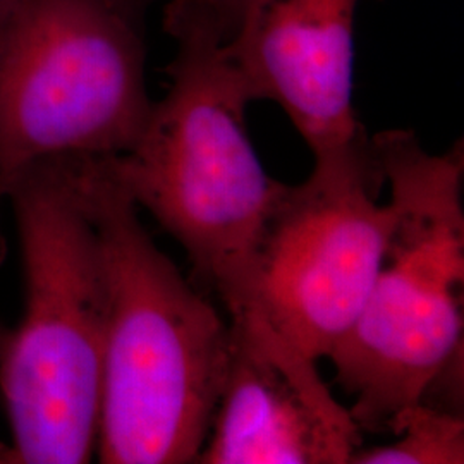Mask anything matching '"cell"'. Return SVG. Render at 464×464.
Returning <instances> with one entry per match:
<instances>
[{
  "label": "cell",
  "instance_id": "obj_11",
  "mask_svg": "<svg viewBox=\"0 0 464 464\" xmlns=\"http://www.w3.org/2000/svg\"><path fill=\"white\" fill-rule=\"evenodd\" d=\"M0 464H19L16 450L13 446L0 444Z\"/></svg>",
  "mask_w": 464,
  "mask_h": 464
},
{
  "label": "cell",
  "instance_id": "obj_4",
  "mask_svg": "<svg viewBox=\"0 0 464 464\" xmlns=\"http://www.w3.org/2000/svg\"><path fill=\"white\" fill-rule=\"evenodd\" d=\"M396 220L362 314L327 356L362 430H391L463 356V141L431 155L415 133L372 138Z\"/></svg>",
  "mask_w": 464,
  "mask_h": 464
},
{
  "label": "cell",
  "instance_id": "obj_13",
  "mask_svg": "<svg viewBox=\"0 0 464 464\" xmlns=\"http://www.w3.org/2000/svg\"><path fill=\"white\" fill-rule=\"evenodd\" d=\"M9 329L7 327H4L2 324H0V354H2V351L5 348V343H7V339H9Z\"/></svg>",
  "mask_w": 464,
  "mask_h": 464
},
{
  "label": "cell",
  "instance_id": "obj_8",
  "mask_svg": "<svg viewBox=\"0 0 464 464\" xmlns=\"http://www.w3.org/2000/svg\"><path fill=\"white\" fill-rule=\"evenodd\" d=\"M362 0H245L229 38L255 100H272L315 159L370 141L353 109V30Z\"/></svg>",
  "mask_w": 464,
  "mask_h": 464
},
{
  "label": "cell",
  "instance_id": "obj_1",
  "mask_svg": "<svg viewBox=\"0 0 464 464\" xmlns=\"http://www.w3.org/2000/svg\"><path fill=\"white\" fill-rule=\"evenodd\" d=\"M166 28L178 45L169 92L151 103L133 149L112 155V169L236 315L253 308L258 251L285 184L266 174L251 145L255 97L229 52L231 21L169 2Z\"/></svg>",
  "mask_w": 464,
  "mask_h": 464
},
{
  "label": "cell",
  "instance_id": "obj_5",
  "mask_svg": "<svg viewBox=\"0 0 464 464\" xmlns=\"http://www.w3.org/2000/svg\"><path fill=\"white\" fill-rule=\"evenodd\" d=\"M145 50L119 0L0 11V189L28 167L133 149L151 111Z\"/></svg>",
  "mask_w": 464,
  "mask_h": 464
},
{
  "label": "cell",
  "instance_id": "obj_2",
  "mask_svg": "<svg viewBox=\"0 0 464 464\" xmlns=\"http://www.w3.org/2000/svg\"><path fill=\"white\" fill-rule=\"evenodd\" d=\"M72 169L109 291L95 454L103 464L197 463L224 389L229 322L153 243L112 155H74Z\"/></svg>",
  "mask_w": 464,
  "mask_h": 464
},
{
  "label": "cell",
  "instance_id": "obj_3",
  "mask_svg": "<svg viewBox=\"0 0 464 464\" xmlns=\"http://www.w3.org/2000/svg\"><path fill=\"white\" fill-rule=\"evenodd\" d=\"M5 199L24 274V314L0 354L11 446L19 464L90 463L99 439L109 291L72 157L28 167Z\"/></svg>",
  "mask_w": 464,
  "mask_h": 464
},
{
  "label": "cell",
  "instance_id": "obj_7",
  "mask_svg": "<svg viewBox=\"0 0 464 464\" xmlns=\"http://www.w3.org/2000/svg\"><path fill=\"white\" fill-rule=\"evenodd\" d=\"M264 314L229 316V360L203 464H344L362 429Z\"/></svg>",
  "mask_w": 464,
  "mask_h": 464
},
{
  "label": "cell",
  "instance_id": "obj_6",
  "mask_svg": "<svg viewBox=\"0 0 464 464\" xmlns=\"http://www.w3.org/2000/svg\"><path fill=\"white\" fill-rule=\"evenodd\" d=\"M370 141L315 159L312 176L284 186L256 260L255 301L308 358H327L363 310L394 227Z\"/></svg>",
  "mask_w": 464,
  "mask_h": 464
},
{
  "label": "cell",
  "instance_id": "obj_12",
  "mask_svg": "<svg viewBox=\"0 0 464 464\" xmlns=\"http://www.w3.org/2000/svg\"><path fill=\"white\" fill-rule=\"evenodd\" d=\"M5 199L4 197V193H2V189H0V203ZM5 253H7V245H5V237H4V234H2V226H0V264L4 262V258H5Z\"/></svg>",
  "mask_w": 464,
  "mask_h": 464
},
{
  "label": "cell",
  "instance_id": "obj_15",
  "mask_svg": "<svg viewBox=\"0 0 464 464\" xmlns=\"http://www.w3.org/2000/svg\"><path fill=\"white\" fill-rule=\"evenodd\" d=\"M0 11H2V9H0Z\"/></svg>",
  "mask_w": 464,
  "mask_h": 464
},
{
  "label": "cell",
  "instance_id": "obj_9",
  "mask_svg": "<svg viewBox=\"0 0 464 464\" xmlns=\"http://www.w3.org/2000/svg\"><path fill=\"white\" fill-rule=\"evenodd\" d=\"M392 433L399 435V440L381 448H360L353 452L349 463H464V421L458 413L418 402L402 413Z\"/></svg>",
  "mask_w": 464,
  "mask_h": 464
},
{
  "label": "cell",
  "instance_id": "obj_10",
  "mask_svg": "<svg viewBox=\"0 0 464 464\" xmlns=\"http://www.w3.org/2000/svg\"><path fill=\"white\" fill-rule=\"evenodd\" d=\"M169 2H193V4L210 7L220 16L229 19L232 24L236 26V19L239 16V11H241L245 0H169Z\"/></svg>",
  "mask_w": 464,
  "mask_h": 464
},
{
  "label": "cell",
  "instance_id": "obj_14",
  "mask_svg": "<svg viewBox=\"0 0 464 464\" xmlns=\"http://www.w3.org/2000/svg\"><path fill=\"white\" fill-rule=\"evenodd\" d=\"M7 2H9V0H0V9H2V7H4Z\"/></svg>",
  "mask_w": 464,
  "mask_h": 464
}]
</instances>
